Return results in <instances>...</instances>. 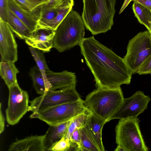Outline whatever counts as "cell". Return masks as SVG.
Instances as JSON below:
<instances>
[{
  "label": "cell",
  "instance_id": "1",
  "mask_svg": "<svg viewBox=\"0 0 151 151\" xmlns=\"http://www.w3.org/2000/svg\"><path fill=\"white\" fill-rule=\"evenodd\" d=\"M79 45L94 77L96 88H114L130 84L132 73L124 58L100 43L93 36L84 38Z\"/></svg>",
  "mask_w": 151,
  "mask_h": 151
},
{
  "label": "cell",
  "instance_id": "2",
  "mask_svg": "<svg viewBox=\"0 0 151 151\" xmlns=\"http://www.w3.org/2000/svg\"><path fill=\"white\" fill-rule=\"evenodd\" d=\"M116 0H83L81 17L93 35L105 33L114 24Z\"/></svg>",
  "mask_w": 151,
  "mask_h": 151
},
{
  "label": "cell",
  "instance_id": "3",
  "mask_svg": "<svg viewBox=\"0 0 151 151\" xmlns=\"http://www.w3.org/2000/svg\"><path fill=\"white\" fill-rule=\"evenodd\" d=\"M124 99L120 87L97 88L86 96L84 102L93 114L107 122L111 120Z\"/></svg>",
  "mask_w": 151,
  "mask_h": 151
},
{
  "label": "cell",
  "instance_id": "4",
  "mask_svg": "<svg viewBox=\"0 0 151 151\" xmlns=\"http://www.w3.org/2000/svg\"><path fill=\"white\" fill-rule=\"evenodd\" d=\"M85 27L81 16L72 9L55 31L53 47L61 52L79 45L84 38Z\"/></svg>",
  "mask_w": 151,
  "mask_h": 151
},
{
  "label": "cell",
  "instance_id": "5",
  "mask_svg": "<svg viewBox=\"0 0 151 151\" xmlns=\"http://www.w3.org/2000/svg\"><path fill=\"white\" fill-rule=\"evenodd\" d=\"M137 118L120 119L116 127V142L125 151H148Z\"/></svg>",
  "mask_w": 151,
  "mask_h": 151
},
{
  "label": "cell",
  "instance_id": "6",
  "mask_svg": "<svg viewBox=\"0 0 151 151\" xmlns=\"http://www.w3.org/2000/svg\"><path fill=\"white\" fill-rule=\"evenodd\" d=\"M90 110L82 99L75 102L57 105L45 110L33 112L31 118L38 119L50 125L59 124L72 120Z\"/></svg>",
  "mask_w": 151,
  "mask_h": 151
},
{
  "label": "cell",
  "instance_id": "7",
  "mask_svg": "<svg viewBox=\"0 0 151 151\" xmlns=\"http://www.w3.org/2000/svg\"><path fill=\"white\" fill-rule=\"evenodd\" d=\"M151 55V35L147 30L138 33L129 40L124 59L134 74Z\"/></svg>",
  "mask_w": 151,
  "mask_h": 151
},
{
  "label": "cell",
  "instance_id": "8",
  "mask_svg": "<svg viewBox=\"0 0 151 151\" xmlns=\"http://www.w3.org/2000/svg\"><path fill=\"white\" fill-rule=\"evenodd\" d=\"M80 95L73 86L59 90H49L30 101L29 111L33 112L45 110L59 105L81 99Z\"/></svg>",
  "mask_w": 151,
  "mask_h": 151
},
{
  "label": "cell",
  "instance_id": "9",
  "mask_svg": "<svg viewBox=\"0 0 151 151\" xmlns=\"http://www.w3.org/2000/svg\"><path fill=\"white\" fill-rule=\"evenodd\" d=\"M8 88V104L6 110V119L9 124L14 125L29 111V96L27 91L19 87L17 82Z\"/></svg>",
  "mask_w": 151,
  "mask_h": 151
},
{
  "label": "cell",
  "instance_id": "10",
  "mask_svg": "<svg viewBox=\"0 0 151 151\" xmlns=\"http://www.w3.org/2000/svg\"><path fill=\"white\" fill-rule=\"evenodd\" d=\"M150 100V97L145 95L143 91H137L129 97L124 98L121 105L111 120L137 118L147 109Z\"/></svg>",
  "mask_w": 151,
  "mask_h": 151
},
{
  "label": "cell",
  "instance_id": "11",
  "mask_svg": "<svg viewBox=\"0 0 151 151\" xmlns=\"http://www.w3.org/2000/svg\"><path fill=\"white\" fill-rule=\"evenodd\" d=\"M7 23L0 20L1 61L15 63L18 59L17 45Z\"/></svg>",
  "mask_w": 151,
  "mask_h": 151
},
{
  "label": "cell",
  "instance_id": "12",
  "mask_svg": "<svg viewBox=\"0 0 151 151\" xmlns=\"http://www.w3.org/2000/svg\"><path fill=\"white\" fill-rule=\"evenodd\" d=\"M55 31L44 29H37L31 35L25 40L30 47L44 52H49L53 47Z\"/></svg>",
  "mask_w": 151,
  "mask_h": 151
},
{
  "label": "cell",
  "instance_id": "13",
  "mask_svg": "<svg viewBox=\"0 0 151 151\" xmlns=\"http://www.w3.org/2000/svg\"><path fill=\"white\" fill-rule=\"evenodd\" d=\"M8 9L21 20L32 32L37 29L38 19L34 13L16 0H7Z\"/></svg>",
  "mask_w": 151,
  "mask_h": 151
},
{
  "label": "cell",
  "instance_id": "14",
  "mask_svg": "<svg viewBox=\"0 0 151 151\" xmlns=\"http://www.w3.org/2000/svg\"><path fill=\"white\" fill-rule=\"evenodd\" d=\"M47 78L50 84V90H56L76 86L77 82L75 73L65 70L55 72L50 69L46 72Z\"/></svg>",
  "mask_w": 151,
  "mask_h": 151
},
{
  "label": "cell",
  "instance_id": "15",
  "mask_svg": "<svg viewBox=\"0 0 151 151\" xmlns=\"http://www.w3.org/2000/svg\"><path fill=\"white\" fill-rule=\"evenodd\" d=\"M45 135H34L18 140L9 146V151H44Z\"/></svg>",
  "mask_w": 151,
  "mask_h": 151
},
{
  "label": "cell",
  "instance_id": "16",
  "mask_svg": "<svg viewBox=\"0 0 151 151\" xmlns=\"http://www.w3.org/2000/svg\"><path fill=\"white\" fill-rule=\"evenodd\" d=\"M107 122L91 113L84 126L100 151H105L102 141V131L104 126Z\"/></svg>",
  "mask_w": 151,
  "mask_h": 151
},
{
  "label": "cell",
  "instance_id": "17",
  "mask_svg": "<svg viewBox=\"0 0 151 151\" xmlns=\"http://www.w3.org/2000/svg\"><path fill=\"white\" fill-rule=\"evenodd\" d=\"M71 120L50 125L44 136V144L45 151H51L55 145L65 136Z\"/></svg>",
  "mask_w": 151,
  "mask_h": 151
},
{
  "label": "cell",
  "instance_id": "18",
  "mask_svg": "<svg viewBox=\"0 0 151 151\" xmlns=\"http://www.w3.org/2000/svg\"><path fill=\"white\" fill-rule=\"evenodd\" d=\"M7 23L12 32L21 39L25 40L32 34V32L25 24L9 9Z\"/></svg>",
  "mask_w": 151,
  "mask_h": 151
},
{
  "label": "cell",
  "instance_id": "19",
  "mask_svg": "<svg viewBox=\"0 0 151 151\" xmlns=\"http://www.w3.org/2000/svg\"><path fill=\"white\" fill-rule=\"evenodd\" d=\"M19 71L16 67L14 63L1 61L0 75L8 88L17 82V75Z\"/></svg>",
  "mask_w": 151,
  "mask_h": 151
},
{
  "label": "cell",
  "instance_id": "20",
  "mask_svg": "<svg viewBox=\"0 0 151 151\" xmlns=\"http://www.w3.org/2000/svg\"><path fill=\"white\" fill-rule=\"evenodd\" d=\"M73 6H67L59 9L57 16L52 20L37 23V29H44L55 31L58 26L72 9Z\"/></svg>",
  "mask_w": 151,
  "mask_h": 151
},
{
  "label": "cell",
  "instance_id": "21",
  "mask_svg": "<svg viewBox=\"0 0 151 151\" xmlns=\"http://www.w3.org/2000/svg\"><path fill=\"white\" fill-rule=\"evenodd\" d=\"M132 8L139 22L150 31L151 27V10L139 3L134 1Z\"/></svg>",
  "mask_w": 151,
  "mask_h": 151
},
{
  "label": "cell",
  "instance_id": "22",
  "mask_svg": "<svg viewBox=\"0 0 151 151\" xmlns=\"http://www.w3.org/2000/svg\"><path fill=\"white\" fill-rule=\"evenodd\" d=\"M74 4L73 0H50L45 4L37 7L32 12L37 17L48 11L54 9H59Z\"/></svg>",
  "mask_w": 151,
  "mask_h": 151
},
{
  "label": "cell",
  "instance_id": "23",
  "mask_svg": "<svg viewBox=\"0 0 151 151\" xmlns=\"http://www.w3.org/2000/svg\"><path fill=\"white\" fill-rule=\"evenodd\" d=\"M30 75L32 78L35 88L38 93L41 95L50 89L37 66L36 65L31 69Z\"/></svg>",
  "mask_w": 151,
  "mask_h": 151
},
{
  "label": "cell",
  "instance_id": "24",
  "mask_svg": "<svg viewBox=\"0 0 151 151\" xmlns=\"http://www.w3.org/2000/svg\"><path fill=\"white\" fill-rule=\"evenodd\" d=\"M29 48L32 56L36 63L38 67L43 76L46 83L50 89L51 86L46 75V72L49 69L46 62L44 54L41 51L37 49L31 47H29Z\"/></svg>",
  "mask_w": 151,
  "mask_h": 151
},
{
  "label": "cell",
  "instance_id": "25",
  "mask_svg": "<svg viewBox=\"0 0 151 151\" xmlns=\"http://www.w3.org/2000/svg\"><path fill=\"white\" fill-rule=\"evenodd\" d=\"M91 113L89 110L80 114L72 119L64 137L70 140L71 134L75 130L81 128L85 126L87 119Z\"/></svg>",
  "mask_w": 151,
  "mask_h": 151
},
{
  "label": "cell",
  "instance_id": "26",
  "mask_svg": "<svg viewBox=\"0 0 151 151\" xmlns=\"http://www.w3.org/2000/svg\"><path fill=\"white\" fill-rule=\"evenodd\" d=\"M82 151H100L84 127L81 129Z\"/></svg>",
  "mask_w": 151,
  "mask_h": 151
},
{
  "label": "cell",
  "instance_id": "27",
  "mask_svg": "<svg viewBox=\"0 0 151 151\" xmlns=\"http://www.w3.org/2000/svg\"><path fill=\"white\" fill-rule=\"evenodd\" d=\"M70 145V140L63 137L55 145L51 151H67Z\"/></svg>",
  "mask_w": 151,
  "mask_h": 151
},
{
  "label": "cell",
  "instance_id": "28",
  "mask_svg": "<svg viewBox=\"0 0 151 151\" xmlns=\"http://www.w3.org/2000/svg\"><path fill=\"white\" fill-rule=\"evenodd\" d=\"M59 9H54L47 11L41 14L38 17L37 23L50 21L57 15Z\"/></svg>",
  "mask_w": 151,
  "mask_h": 151
},
{
  "label": "cell",
  "instance_id": "29",
  "mask_svg": "<svg viewBox=\"0 0 151 151\" xmlns=\"http://www.w3.org/2000/svg\"><path fill=\"white\" fill-rule=\"evenodd\" d=\"M137 73L140 75L151 74V55L141 66Z\"/></svg>",
  "mask_w": 151,
  "mask_h": 151
},
{
  "label": "cell",
  "instance_id": "30",
  "mask_svg": "<svg viewBox=\"0 0 151 151\" xmlns=\"http://www.w3.org/2000/svg\"><path fill=\"white\" fill-rule=\"evenodd\" d=\"M8 10L7 0H0V20L7 22Z\"/></svg>",
  "mask_w": 151,
  "mask_h": 151
},
{
  "label": "cell",
  "instance_id": "31",
  "mask_svg": "<svg viewBox=\"0 0 151 151\" xmlns=\"http://www.w3.org/2000/svg\"><path fill=\"white\" fill-rule=\"evenodd\" d=\"M81 129L75 130L72 133L70 140L71 142L78 145L80 147L82 151Z\"/></svg>",
  "mask_w": 151,
  "mask_h": 151
},
{
  "label": "cell",
  "instance_id": "32",
  "mask_svg": "<svg viewBox=\"0 0 151 151\" xmlns=\"http://www.w3.org/2000/svg\"><path fill=\"white\" fill-rule=\"evenodd\" d=\"M26 7L33 12L37 7L40 6L30 0H16Z\"/></svg>",
  "mask_w": 151,
  "mask_h": 151
},
{
  "label": "cell",
  "instance_id": "33",
  "mask_svg": "<svg viewBox=\"0 0 151 151\" xmlns=\"http://www.w3.org/2000/svg\"><path fill=\"white\" fill-rule=\"evenodd\" d=\"M1 104L0 105V133L1 134L4 131L5 126V119L2 113L1 109Z\"/></svg>",
  "mask_w": 151,
  "mask_h": 151
},
{
  "label": "cell",
  "instance_id": "34",
  "mask_svg": "<svg viewBox=\"0 0 151 151\" xmlns=\"http://www.w3.org/2000/svg\"><path fill=\"white\" fill-rule=\"evenodd\" d=\"M137 1L147 8L151 10V0H132Z\"/></svg>",
  "mask_w": 151,
  "mask_h": 151
},
{
  "label": "cell",
  "instance_id": "35",
  "mask_svg": "<svg viewBox=\"0 0 151 151\" xmlns=\"http://www.w3.org/2000/svg\"><path fill=\"white\" fill-rule=\"evenodd\" d=\"M132 0H125L123 5L120 9V11L119 14H121L124 9L126 8V7L127 6L130 2Z\"/></svg>",
  "mask_w": 151,
  "mask_h": 151
},
{
  "label": "cell",
  "instance_id": "36",
  "mask_svg": "<svg viewBox=\"0 0 151 151\" xmlns=\"http://www.w3.org/2000/svg\"><path fill=\"white\" fill-rule=\"evenodd\" d=\"M30 1L37 3L40 5L48 2L50 0H30Z\"/></svg>",
  "mask_w": 151,
  "mask_h": 151
},
{
  "label": "cell",
  "instance_id": "37",
  "mask_svg": "<svg viewBox=\"0 0 151 151\" xmlns=\"http://www.w3.org/2000/svg\"><path fill=\"white\" fill-rule=\"evenodd\" d=\"M115 151H125V149L121 145H117L116 148L114 150Z\"/></svg>",
  "mask_w": 151,
  "mask_h": 151
},
{
  "label": "cell",
  "instance_id": "38",
  "mask_svg": "<svg viewBox=\"0 0 151 151\" xmlns=\"http://www.w3.org/2000/svg\"><path fill=\"white\" fill-rule=\"evenodd\" d=\"M150 32L151 35V30H150Z\"/></svg>",
  "mask_w": 151,
  "mask_h": 151
}]
</instances>
